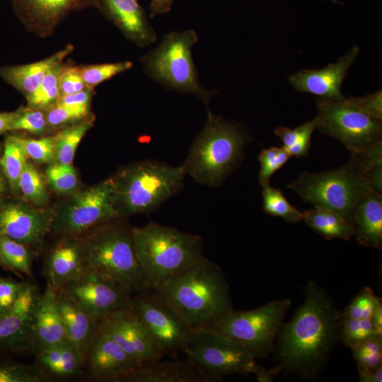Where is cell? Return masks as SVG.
Instances as JSON below:
<instances>
[{"label": "cell", "instance_id": "obj_33", "mask_svg": "<svg viewBox=\"0 0 382 382\" xmlns=\"http://www.w3.org/2000/svg\"><path fill=\"white\" fill-rule=\"evenodd\" d=\"M318 127V119L316 117L293 129L278 127L275 129L274 133L281 139L283 147L291 156L300 158L308 154L311 136Z\"/></svg>", "mask_w": 382, "mask_h": 382}, {"label": "cell", "instance_id": "obj_11", "mask_svg": "<svg viewBox=\"0 0 382 382\" xmlns=\"http://www.w3.org/2000/svg\"><path fill=\"white\" fill-rule=\"evenodd\" d=\"M183 351L215 381L232 374H255L261 366L245 347L205 328L195 329Z\"/></svg>", "mask_w": 382, "mask_h": 382}, {"label": "cell", "instance_id": "obj_6", "mask_svg": "<svg viewBox=\"0 0 382 382\" xmlns=\"http://www.w3.org/2000/svg\"><path fill=\"white\" fill-rule=\"evenodd\" d=\"M186 175L182 166L148 159L125 166L112 176L120 218L148 214L178 194Z\"/></svg>", "mask_w": 382, "mask_h": 382}, {"label": "cell", "instance_id": "obj_10", "mask_svg": "<svg viewBox=\"0 0 382 382\" xmlns=\"http://www.w3.org/2000/svg\"><path fill=\"white\" fill-rule=\"evenodd\" d=\"M119 218L115 185L111 176L71 194L53 212L51 231L60 238L81 237L96 227Z\"/></svg>", "mask_w": 382, "mask_h": 382}, {"label": "cell", "instance_id": "obj_12", "mask_svg": "<svg viewBox=\"0 0 382 382\" xmlns=\"http://www.w3.org/2000/svg\"><path fill=\"white\" fill-rule=\"evenodd\" d=\"M320 132L341 141L352 152L381 144V120L359 110L347 99L316 100Z\"/></svg>", "mask_w": 382, "mask_h": 382}, {"label": "cell", "instance_id": "obj_44", "mask_svg": "<svg viewBox=\"0 0 382 382\" xmlns=\"http://www.w3.org/2000/svg\"><path fill=\"white\" fill-rule=\"evenodd\" d=\"M381 299L369 286L364 287L341 312V316L353 318L370 319Z\"/></svg>", "mask_w": 382, "mask_h": 382}, {"label": "cell", "instance_id": "obj_56", "mask_svg": "<svg viewBox=\"0 0 382 382\" xmlns=\"http://www.w3.org/2000/svg\"><path fill=\"white\" fill-rule=\"evenodd\" d=\"M9 188L7 180L0 167V204L4 200V197Z\"/></svg>", "mask_w": 382, "mask_h": 382}, {"label": "cell", "instance_id": "obj_13", "mask_svg": "<svg viewBox=\"0 0 382 382\" xmlns=\"http://www.w3.org/2000/svg\"><path fill=\"white\" fill-rule=\"evenodd\" d=\"M129 306L164 356L175 357L190 341L195 329L151 291L131 296Z\"/></svg>", "mask_w": 382, "mask_h": 382}, {"label": "cell", "instance_id": "obj_1", "mask_svg": "<svg viewBox=\"0 0 382 382\" xmlns=\"http://www.w3.org/2000/svg\"><path fill=\"white\" fill-rule=\"evenodd\" d=\"M304 296L277 337L278 366L286 373L311 380L322 371L338 340L341 312L328 293L313 281L306 284Z\"/></svg>", "mask_w": 382, "mask_h": 382}, {"label": "cell", "instance_id": "obj_39", "mask_svg": "<svg viewBox=\"0 0 382 382\" xmlns=\"http://www.w3.org/2000/svg\"><path fill=\"white\" fill-rule=\"evenodd\" d=\"M91 105H62L56 103L45 110L50 129H62L81 122L92 115Z\"/></svg>", "mask_w": 382, "mask_h": 382}, {"label": "cell", "instance_id": "obj_15", "mask_svg": "<svg viewBox=\"0 0 382 382\" xmlns=\"http://www.w3.org/2000/svg\"><path fill=\"white\" fill-rule=\"evenodd\" d=\"M111 337L139 365L161 359L147 328L128 305L116 309L100 320Z\"/></svg>", "mask_w": 382, "mask_h": 382}, {"label": "cell", "instance_id": "obj_32", "mask_svg": "<svg viewBox=\"0 0 382 382\" xmlns=\"http://www.w3.org/2000/svg\"><path fill=\"white\" fill-rule=\"evenodd\" d=\"M92 114L85 120L60 129L56 134V160L58 163L71 164L76 150L86 132L93 127Z\"/></svg>", "mask_w": 382, "mask_h": 382}, {"label": "cell", "instance_id": "obj_27", "mask_svg": "<svg viewBox=\"0 0 382 382\" xmlns=\"http://www.w3.org/2000/svg\"><path fill=\"white\" fill-rule=\"evenodd\" d=\"M354 236L364 246L382 248V197L368 191L359 202L353 214Z\"/></svg>", "mask_w": 382, "mask_h": 382}, {"label": "cell", "instance_id": "obj_8", "mask_svg": "<svg viewBox=\"0 0 382 382\" xmlns=\"http://www.w3.org/2000/svg\"><path fill=\"white\" fill-rule=\"evenodd\" d=\"M287 187L304 202L329 209L351 224L359 202L370 190L352 160L335 170L303 173Z\"/></svg>", "mask_w": 382, "mask_h": 382}, {"label": "cell", "instance_id": "obj_43", "mask_svg": "<svg viewBox=\"0 0 382 382\" xmlns=\"http://www.w3.org/2000/svg\"><path fill=\"white\" fill-rule=\"evenodd\" d=\"M282 147L272 146L263 149L258 156L260 164L258 180L262 187L270 185L273 174L279 170L291 158Z\"/></svg>", "mask_w": 382, "mask_h": 382}, {"label": "cell", "instance_id": "obj_54", "mask_svg": "<svg viewBox=\"0 0 382 382\" xmlns=\"http://www.w3.org/2000/svg\"><path fill=\"white\" fill-rule=\"evenodd\" d=\"M282 371L281 367L277 366L273 369H267L261 365L255 374L257 381L259 382H270L274 377Z\"/></svg>", "mask_w": 382, "mask_h": 382}, {"label": "cell", "instance_id": "obj_24", "mask_svg": "<svg viewBox=\"0 0 382 382\" xmlns=\"http://www.w3.org/2000/svg\"><path fill=\"white\" fill-rule=\"evenodd\" d=\"M120 382H215L197 364L186 357L144 364Z\"/></svg>", "mask_w": 382, "mask_h": 382}, {"label": "cell", "instance_id": "obj_28", "mask_svg": "<svg viewBox=\"0 0 382 382\" xmlns=\"http://www.w3.org/2000/svg\"><path fill=\"white\" fill-rule=\"evenodd\" d=\"M35 357V364L50 378H72L85 368V359L70 341L50 347Z\"/></svg>", "mask_w": 382, "mask_h": 382}, {"label": "cell", "instance_id": "obj_22", "mask_svg": "<svg viewBox=\"0 0 382 382\" xmlns=\"http://www.w3.org/2000/svg\"><path fill=\"white\" fill-rule=\"evenodd\" d=\"M98 1V9L129 40L141 47L156 40V34L137 0Z\"/></svg>", "mask_w": 382, "mask_h": 382}, {"label": "cell", "instance_id": "obj_51", "mask_svg": "<svg viewBox=\"0 0 382 382\" xmlns=\"http://www.w3.org/2000/svg\"><path fill=\"white\" fill-rule=\"evenodd\" d=\"M23 106L11 112H0V134L11 131L14 120L21 112Z\"/></svg>", "mask_w": 382, "mask_h": 382}, {"label": "cell", "instance_id": "obj_29", "mask_svg": "<svg viewBox=\"0 0 382 382\" xmlns=\"http://www.w3.org/2000/svg\"><path fill=\"white\" fill-rule=\"evenodd\" d=\"M304 222L316 233L327 239L349 240L354 236V228L337 213L321 207L303 212Z\"/></svg>", "mask_w": 382, "mask_h": 382}, {"label": "cell", "instance_id": "obj_42", "mask_svg": "<svg viewBox=\"0 0 382 382\" xmlns=\"http://www.w3.org/2000/svg\"><path fill=\"white\" fill-rule=\"evenodd\" d=\"M351 349L358 369L374 371L382 366V335L371 337Z\"/></svg>", "mask_w": 382, "mask_h": 382}, {"label": "cell", "instance_id": "obj_38", "mask_svg": "<svg viewBox=\"0 0 382 382\" xmlns=\"http://www.w3.org/2000/svg\"><path fill=\"white\" fill-rule=\"evenodd\" d=\"M50 377L36 364L0 358V382H47Z\"/></svg>", "mask_w": 382, "mask_h": 382}, {"label": "cell", "instance_id": "obj_40", "mask_svg": "<svg viewBox=\"0 0 382 382\" xmlns=\"http://www.w3.org/2000/svg\"><path fill=\"white\" fill-rule=\"evenodd\" d=\"M130 61L86 64L79 66V72L86 88L94 89L98 84L130 69Z\"/></svg>", "mask_w": 382, "mask_h": 382}, {"label": "cell", "instance_id": "obj_17", "mask_svg": "<svg viewBox=\"0 0 382 382\" xmlns=\"http://www.w3.org/2000/svg\"><path fill=\"white\" fill-rule=\"evenodd\" d=\"M40 294L31 282L24 284L12 306L0 313V352H33L32 325Z\"/></svg>", "mask_w": 382, "mask_h": 382}, {"label": "cell", "instance_id": "obj_21", "mask_svg": "<svg viewBox=\"0 0 382 382\" xmlns=\"http://www.w3.org/2000/svg\"><path fill=\"white\" fill-rule=\"evenodd\" d=\"M86 270L83 237L60 238L45 260L43 273L56 289L78 279Z\"/></svg>", "mask_w": 382, "mask_h": 382}, {"label": "cell", "instance_id": "obj_34", "mask_svg": "<svg viewBox=\"0 0 382 382\" xmlns=\"http://www.w3.org/2000/svg\"><path fill=\"white\" fill-rule=\"evenodd\" d=\"M62 63L50 69L36 90L25 98L26 107L46 110L57 103L60 97L59 80Z\"/></svg>", "mask_w": 382, "mask_h": 382}, {"label": "cell", "instance_id": "obj_4", "mask_svg": "<svg viewBox=\"0 0 382 382\" xmlns=\"http://www.w3.org/2000/svg\"><path fill=\"white\" fill-rule=\"evenodd\" d=\"M123 218L105 223L83 236L86 270L112 282L124 291H151L137 257L132 227Z\"/></svg>", "mask_w": 382, "mask_h": 382}, {"label": "cell", "instance_id": "obj_57", "mask_svg": "<svg viewBox=\"0 0 382 382\" xmlns=\"http://www.w3.org/2000/svg\"><path fill=\"white\" fill-rule=\"evenodd\" d=\"M2 150H3V144L0 142V154L2 151Z\"/></svg>", "mask_w": 382, "mask_h": 382}, {"label": "cell", "instance_id": "obj_2", "mask_svg": "<svg viewBox=\"0 0 382 382\" xmlns=\"http://www.w3.org/2000/svg\"><path fill=\"white\" fill-rule=\"evenodd\" d=\"M151 291L194 329L203 328L233 310L222 270L206 257Z\"/></svg>", "mask_w": 382, "mask_h": 382}, {"label": "cell", "instance_id": "obj_20", "mask_svg": "<svg viewBox=\"0 0 382 382\" xmlns=\"http://www.w3.org/2000/svg\"><path fill=\"white\" fill-rule=\"evenodd\" d=\"M359 52L355 46L337 62L321 69H302L289 77V81L298 91L317 95L323 98L342 100L341 86L347 72Z\"/></svg>", "mask_w": 382, "mask_h": 382}, {"label": "cell", "instance_id": "obj_46", "mask_svg": "<svg viewBox=\"0 0 382 382\" xmlns=\"http://www.w3.org/2000/svg\"><path fill=\"white\" fill-rule=\"evenodd\" d=\"M50 129L45 110L23 107L12 125L11 131L42 134Z\"/></svg>", "mask_w": 382, "mask_h": 382}, {"label": "cell", "instance_id": "obj_7", "mask_svg": "<svg viewBox=\"0 0 382 382\" xmlns=\"http://www.w3.org/2000/svg\"><path fill=\"white\" fill-rule=\"evenodd\" d=\"M197 40L193 30L168 33L141 62L150 77L166 87L197 96L207 106L214 93L202 87L198 80L192 57V47Z\"/></svg>", "mask_w": 382, "mask_h": 382}, {"label": "cell", "instance_id": "obj_16", "mask_svg": "<svg viewBox=\"0 0 382 382\" xmlns=\"http://www.w3.org/2000/svg\"><path fill=\"white\" fill-rule=\"evenodd\" d=\"M62 289L99 322L113 311L128 305L132 296L88 270Z\"/></svg>", "mask_w": 382, "mask_h": 382}, {"label": "cell", "instance_id": "obj_48", "mask_svg": "<svg viewBox=\"0 0 382 382\" xmlns=\"http://www.w3.org/2000/svg\"><path fill=\"white\" fill-rule=\"evenodd\" d=\"M347 102L362 112L373 117L382 118L381 90L364 97H351L346 98Z\"/></svg>", "mask_w": 382, "mask_h": 382}, {"label": "cell", "instance_id": "obj_47", "mask_svg": "<svg viewBox=\"0 0 382 382\" xmlns=\"http://www.w3.org/2000/svg\"><path fill=\"white\" fill-rule=\"evenodd\" d=\"M59 84L60 96L73 94L86 88L79 72V66L70 62L62 63Z\"/></svg>", "mask_w": 382, "mask_h": 382}, {"label": "cell", "instance_id": "obj_3", "mask_svg": "<svg viewBox=\"0 0 382 382\" xmlns=\"http://www.w3.org/2000/svg\"><path fill=\"white\" fill-rule=\"evenodd\" d=\"M250 139L241 125L208 111L206 124L182 165L185 174L201 185H221L242 162Z\"/></svg>", "mask_w": 382, "mask_h": 382}, {"label": "cell", "instance_id": "obj_45", "mask_svg": "<svg viewBox=\"0 0 382 382\" xmlns=\"http://www.w3.org/2000/svg\"><path fill=\"white\" fill-rule=\"evenodd\" d=\"M21 137L28 156L37 163H51L56 159V136L40 139Z\"/></svg>", "mask_w": 382, "mask_h": 382}, {"label": "cell", "instance_id": "obj_26", "mask_svg": "<svg viewBox=\"0 0 382 382\" xmlns=\"http://www.w3.org/2000/svg\"><path fill=\"white\" fill-rule=\"evenodd\" d=\"M74 48L72 45L68 44L64 49L44 59L30 64L1 66L0 76L26 98L36 90L46 74L62 63Z\"/></svg>", "mask_w": 382, "mask_h": 382}, {"label": "cell", "instance_id": "obj_55", "mask_svg": "<svg viewBox=\"0 0 382 382\" xmlns=\"http://www.w3.org/2000/svg\"><path fill=\"white\" fill-rule=\"evenodd\" d=\"M370 319L376 329L382 333V302L377 305Z\"/></svg>", "mask_w": 382, "mask_h": 382}, {"label": "cell", "instance_id": "obj_41", "mask_svg": "<svg viewBox=\"0 0 382 382\" xmlns=\"http://www.w3.org/2000/svg\"><path fill=\"white\" fill-rule=\"evenodd\" d=\"M45 180L49 187L59 195H71L75 192L79 179L71 164L55 163L45 170Z\"/></svg>", "mask_w": 382, "mask_h": 382}, {"label": "cell", "instance_id": "obj_35", "mask_svg": "<svg viewBox=\"0 0 382 382\" xmlns=\"http://www.w3.org/2000/svg\"><path fill=\"white\" fill-rule=\"evenodd\" d=\"M382 335L371 319L353 318L341 316L337 328V340L345 346L353 348L365 340Z\"/></svg>", "mask_w": 382, "mask_h": 382}, {"label": "cell", "instance_id": "obj_37", "mask_svg": "<svg viewBox=\"0 0 382 382\" xmlns=\"http://www.w3.org/2000/svg\"><path fill=\"white\" fill-rule=\"evenodd\" d=\"M263 209L267 214L279 216L289 223L303 220V212L293 207L282 191L270 185L262 187Z\"/></svg>", "mask_w": 382, "mask_h": 382}, {"label": "cell", "instance_id": "obj_53", "mask_svg": "<svg viewBox=\"0 0 382 382\" xmlns=\"http://www.w3.org/2000/svg\"><path fill=\"white\" fill-rule=\"evenodd\" d=\"M359 380L361 382H381L382 381V366L376 370L358 369Z\"/></svg>", "mask_w": 382, "mask_h": 382}, {"label": "cell", "instance_id": "obj_5", "mask_svg": "<svg viewBox=\"0 0 382 382\" xmlns=\"http://www.w3.org/2000/svg\"><path fill=\"white\" fill-rule=\"evenodd\" d=\"M136 254L151 290L204 259L203 242L197 235L150 221L132 227Z\"/></svg>", "mask_w": 382, "mask_h": 382}, {"label": "cell", "instance_id": "obj_18", "mask_svg": "<svg viewBox=\"0 0 382 382\" xmlns=\"http://www.w3.org/2000/svg\"><path fill=\"white\" fill-rule=\"evenodd\" d=\"M15 15L27 31L45 38L52 35L71 12L94 7L98 0H11Z\"/></svg>", "mask_w": 382, "mask_h": 382}, {"label": "cell", "instance_id": "obj_52", "mask_svg": "<svg viewBox=\"0 0 382 382\" xmlns=\"http://www.w3.org/2000/svg\"><path fill=\"white\" fill-rule=\"evenodd\" d=\"M173 0H151L150 17L154 18L159 14H164L171 9Z\"/></svg>", "mask_w": 382, "mask_h": 382}, {"label": "cell", "instance_id": "obj_23", "mask_svg": "<svg viewBox=\"0 0 382 382\" xmlns=\"http://www.w3.org/2000/svg\"><path fill=\"white\" fill-rule=\"evenodd\" d=\"M32 339L35 356L50 347L69 341L59 309L56 289L48 282L34 308Z\"/></svg>", "mask_w": 382, "mask_h": 382}, {"label": "cell", "instance_id": "obj_19", "mask_svg": "<svg viewBox=\"0 0 382 382\" xmlns=\"http://www.w3.org/2000/svg\"><path fill=\"white\" fill-rule=\"evenodd\" d=\"M140 366L100 323L85 359V368L89 376L100 381L120 382Z\"/></svg>", "mask_w": 382, "mask_h": 382}, {"label": "cell", "instance_id": "obj_31", "mask_svg": "<svg viewBox=\"0 0 382 382\" xmlns=\"http://www.w3.org/2000/svg\"><path fill=\"white\" fill-rule=\"evenodd\" d=\"M36 253L28 245L0 234V266L19 277H33L32 265Z\"/></svg>", "mask_w": 382, "mask_h": 382}, {"label": "cell", "instance_id": "obj_25", "mask_svg": "<svg viewBox=\"0 0 382 382\" xmlns=\"http://www.w3.org/2000/svg\"><path fill=\"white\" fill-rule=\"evenodd\" d=\"M56 295L67 337L86 359L100 321L91 317L62 289H56Z\"/></svg>", "mask_w": 382, "mask_h": 382}, {"label": "cell", "instance_id": "obj_49", "mask_svg": "<svg viewBox=\"0 0 382 382\" xmlns=\"http://www.w3.org/2000/svg\"><path fill=\"white\" fill-rule=\"evenodd\" d=\"M24 282L0 276V313L7 311L12 306Z\"/></svg>", "mask_w": 382, "mask_h": 382}, {"label": "cell", "instance_id": "obj_30", "mask_svg": "<svg viewBox=\"0 0 382 382\" xmlns=\"http://www.w3.org/2000/svg\"><path fill=\"white\" fill-rule=\"evenodd\" d=\"M28 157L20 136L7 134L3 144L0 167L13 194L19 192L18 181Z\"/></svg>", "mask_w": 382, "mask_h": 382}, {"label": "cell", "instance_id": "obj_9", "mask_svg": "<svg viewBox=\"0 0 382 382\" xmlns=\"http://www.w3.org/2000/svg\"><path fill=\"white\" fill-rule=\"evenodd\" d=\"M290 306V300L283 299L250 311L233 309L203 328L234 340L255 359H264L274 350V341Z\"/></svg>", "mask_w": 382, "mask_h": 382}, {"label": "cell", "instance_id": "obj_14", "mask_svg": "<svg viewBox=\"0 0 382 382\" xmlns=\"http://www.w3.org/2000/svg\"><path fill=\"white\" fill-rule=\"evenodd\" d=\"M53 212L23 202L4 199L0 204V234L23 243L37 254L51 231Z\"/></svg>", "mask_w": 382, "mask_h": 382}, {"label": "cell", "instance_id": "obj_50", "mask_svg": "<svg viewBox=\"0 0 382 382\" xmlns=\"http://www.w3.org/2000/svg\"><path fill=\"white\" fill-rule=\"evenodd\" d=\"M94 93V89L86 88L79 92L60 96L57 103L62 105H91Z\"/></svg>", "mask_w": 382, "mask_h": 382}, {"label": "cell", "instance_id": "obj_36", "mask_svg": "<svg viewBox=\"0 0 382 382\" xmlns=\"http://www.w3.org/2000/svg\"><path fill=\"white\" fill-rule=\"evenodd\" d=\"M18 188L24 198L36 206H42L49 199L43 178L30 161H27L21 172Z\"/></svg>", "mask_w": 382, "mask_h": 382}]
</instances>
